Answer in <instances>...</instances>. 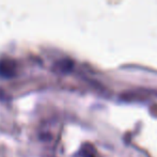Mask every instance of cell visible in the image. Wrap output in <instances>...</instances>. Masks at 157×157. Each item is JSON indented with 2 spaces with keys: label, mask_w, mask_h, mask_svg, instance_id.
<instances>
[{
  "label": "cell",
  "mask_w": 157,
  "mask_h": 157,
  "mask_svg": "<svg viewBox=\"0 0 157 157\" xmlns=\"http://www.w3.org/2000/svg\"><path fill=\"white\" fill-rule=\"evenodd\" d=\"M15 76V64L12 61H1L0 62V77L12 78Z\"/></svg>",
  "instance_id": "obj_1"
},
{
  "label": "cell",
  "mask_w": 157,
  "mask_h": 157,
  "mask_svg": "<svg viewBox=\"0 0 157 157\" xmlns=\"http://www.w3.org/2000/svg\"><path fill=\"white\" fill-rule=\"evenodd\" d=\"M73 66H74V64H73L72 61L65 59V60H60L59 62H57L55 67H56L57 72L62 73V74H67L73 70Z\"/></svg>",
  "instance_id": "obj_2"
},
{
  "label": "cell",
  "mask_w": 157,
  "mask_h": 157,
  "mask_svg": "<svg viewBox=\"0 0 157 157\" xmlns=\"http://www.w3.org/2000/svg\"><path fill=\"white\" fill-rule=\"evenodd\" d=\"M80 157H95V150L91 144H85L78 154Z\"/></svg>",
  "instance_id": "obj_3"
}]
</instances>
